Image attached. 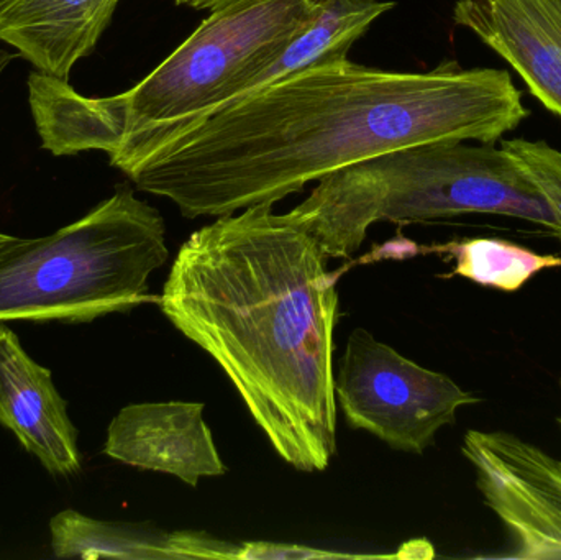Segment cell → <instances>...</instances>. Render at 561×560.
Wrapping results in <instances>:
<instances>
[{
  "instance_id": "1",
  "label": "cell",
  "mask_w": 561,
  "mask_h": 560,
  "mask_svg": "<svg viewBox=\"0 0 561 560\" xmlns=\"http://www.w3.org/2000/svg\"><path fill=\"white\" fill-rule=\"evenodd\" d=\"M529 115L507 69L444 61L431 71H386L340 58L135 138L108 161L186 219L220 217L275 206L313 181L402 148L496 144Z\"/></svg>"
},
{
  "instance_id": "2",
  "label": "cell",
  "mask_w": 561,
  "mask_h": 560,
  "mask_svg": "<svg viewBox=\"0 0 561 560\" xmlns=\"http://www.w3.org/2000/svg\"><path fill=\"white\" fill-rule=\"evenodd\" d=\"M273 207L196 230L171 265L160 308L219 364L280 459L322 472L336 456L339 273Z\"/></svg>"
},
{
  "instance_id": "3",
  "label": "cell",
  "mask_w": 561,
  "mask_h": 560,
  "mask_svg": "<svg viewBox=\"0 0 561 560\" xmlns=\"http://www.w3.org/2000/svg\"><path fill=\"white\" fill-rule=\"evenodd\" d=\"M465 214L529 220L557 237L552 204L520 164L494 144L435 141L343 168L286 213L327 259H350L379 222H427Z\"/></svg>"
},
{
  "instance_id": "4",
  "label": "cell",
  "mask_w": 561,
  "mask_h": 560,
  "mask_svg": "<svg viewBox=\"0 0 561 560\" xmlns=\"http://www.w3.org/2000/svg\"><path fill=\"white\" fill-rule=\"evenodd\" d=\"M167 224L157 207L118 186L81 219L0 252V322L85 324L127 315L148 299L167 263Z\"/></svg>"
},
{
  "instance_id": "5",
  "label": "cell",
  "mask_w": 561,
  "mask_h": 560,
  "mask_svg": "<svg viewBox=\"0 0 561 560\" xmlns=\"http://www.w3.org/2000/svg\"><path fill=\"white\" fill-rule=\"evenodd\" d=\"M319 0H239L210 15L150 75L122 94L72 104V127L91 151L114 153L150 132L203 117L243 85L313 19Z\"/></svg>"
},
{
  "instance_id": "6",
  "label": "cell",
  "mask_w": 561,
  "mask_h": 560,
  "mask_svg": "<svg viewBox=\"0 0 561 560\" xmlns=\"http://www.w3.org/2000/svg\"><path fill=\"white\" fill-rule=\"evenodd\" d=\"M336 404L353 430L394 450L424 454L442 427L454 424L474 395L447 375L409 361L366 329L350 334L335 375Z\"/></svg>"
},
{
  "instance_id": "7",
  "label": "cell",
  "mask_w": 561,
  "mask_h": 560,
  "mask_svg": "<svg viewBox=\"0 0 561 560\" xmlns=\"http://www.w3.org/2000/svg\"><path fill=\"white\" fill-rule=\"evenodd\" d=\"M461 453L519 559H561V460L504 431H468Z\"/></svg>"
},
{
  "instance_id": "8",
  "label": "cell",
  "mask_w": 561,
  "mask_h": 560,
  "mask_svg": "<svg viewBox=\"0 0 561 560\" xmlns=\"http://www.w3.org/2000/svg\"><path fill=\"white\" fill-rule=\"evenodd\" d=\"M204 403L168 401L122 408L111 421L104 454L138 470L168 473L190 487L227 473L204 421Z\"/></svg>"
},
{
  "instance_id": "9",
  "label": "cell",
  "mask_w": 561,
  "mask_h": 560,
  "mask_svg": "<svg viewBox=\"0 0 561 560\" xmlns=\"http://www.w3.org/2000/svg\"><path fill=\"white\" fill-rule=\"evenodd\" d=\"M0 426L55 477L81 472L78 430L49 368L30 357L19 335L0 322Z\"/></svg>"
},
{
  "instance_id": "10",
  "label": "cell",
  "mask_w": 561,
  "mask_h": 560,
  "mask_svg": "<svg viewBox=\"0 0 561 560\" xmlns=\"http://www.w3.org/2000/svg\"><path fill=\"white\" fill-rule=\"evenodd\" d=\"M454 22L503 58L561 118V0H458Z\"/></svg>"
},
{
  "instance_id": "11",
  "label": "cell",
  "mask_w": 561,
  "mask_h": 560,
  "mask_svg": "<svg viewBox=\"0 0 561 560\" xmlns=\"http://www.w3.org/2000/svg\"><path fill=\"white\" fill-rule=\"evenodd\" d=\"M121 0H0V42L36 71L69 79L94 53Z\"/></svg>"
},
{
  "instance_id": "12",
  "label": "cell",
  "mask_w": 561,
  "mask_h": 560,
  "mask_svg": "<svg viewBox=\"0 0 561 560\" xmlns=\"http://www.w3.org/2000/svg\"><path fill=\"white\" fill-rule=\"evenodd\" d=\"M53 556L58 559L240 560L242 545L207 533L163 532L148 523L104 522L62 510L48 523Z\"/></svg>"
},
{
  "instance_id": "13",
  "label": "cell",
  "mask_w": 561,
  "mask_h": 560,
  "mask_svg": "<svg viewBox=\"0 0 561 560\" xmlns=\"http://www.w3.org/2000/svg\"><path fill=\"white\" fill-rule=\"evenodd\" d=\"M394 5L391 0H319L313 19L280 49L275 59L249 79L229 104L310 66L348 58L346 55L353 43L358 42L369 26Z\"/></svg>"
},
{
  "instance_id": "14",
  "label": "cell",
  "mask_w": 561,
  "mask_h": 560,
  "mask_svg": "<svg viewBox=\"0 0 561 560\" xmlns=\"http://www.w3.org/2000/svg\"><path fill=\"white\" fill-rule=\"evenodd\" d=\"M455 260L454 275L486 288L513 293L543 270L561 268V256L542 255L503 239H468L431 247Z\"/></svg>"
},
{
  "instance_id": "15",
  "label": "cell",
  "mask_w": 561,
  "mask_h": 560,
  "mask_svg": "<svg viewBox=\"0 0 561 560\" xmlns=\"http://www.w3.org/2000/svg\"><path fill=\"white\" fill-rule=\"evenodd\" d=\"M501 147L533 178L561 222V150L547 141L526 138L504 140ZM557 237L561 240V227Z\"/></svg>"
},
{
  "instance_id": "16",
  "label": "cell",
  "mask_w": 561,
  "mask_h": 560,
  "mask_svg": "<svg viewBox=\"0 0 561 560\" xmlns=\"http://www.w3.org/2000/svg\"><path fill=\"white\" fill-rule=\"evenodd\" d=\"M312 559H396L391 556H356L322 551L309 546L286 542H242L240 560H312Z\"/></svg>"
},
{
  "instance_id": "17",
  "label": "cell",
  "mask_w": 561,
  "mask_h": 560,
  "mask_svg": "<svg viewBox=\"0 0 561 560\" xmlns=\"http://www.w3.org/2000/svg\"><path fill=\"white\" fill-rule=\"evenodd\" d=\"M396 559H428L434 558V548L431 542L419 539L402 546L394 555Z\"/></svg>"
},
{
  "instance_id": "18",
  "label": "cell",
  "mask_w": 561,
  "mask_h": 560,
  "mask_svg": "<svg viewBox=\"0 0 561 560\" xmlns=\"http://www.w3.org/2000/svg\"><path fill=\"white\" fill-rule=\"evenodd\" d=\"M176 5L190 7L194 10H216L229 3L239 2V0H173Z\"/></svg>"
},
{
  "instance_id": "19",
  "label": "cell",
  "mask_w": 561,
  "mask_h": 560,
  "mask_svg": "<svg viewBox=\"0 0 561 560\" xmlns=\"http://www.w3.org/2000/svg\"><path fill=\"white\" fill-rule=\"evenodd\" d=\"M13 59H15V55L12 53L5 52V49H0V76L5 72V69L12 65Z\"/></svg>"
},
{
  "instance_id": "20",
  "label": "cell",
  "mask_w": 561,
  "mask_h": 560,
  "mask_svg": "<svg viewBox=\"0 0 561 560\" xmlns=\"http://www.w3.org/2000/svg\"><path fill=\"white\" fill-rule=\"evenodd\" d=\"M16 237L9 236V233L0 232V252H2L3 249H7V247L10 245V243L15 242Z\"/></svg>"
},
{
  "instance_id": "21",
  "label": "cell",
  "mask_w": 561,
  "mask_h": 560,
  "mask_svg": "<svg viewBox=\"0 0 561 560\" xmlns=\"http://www.w3.org/2000/svg\"><path fill=\"white\" fill-rule=\"evenodd\" d=\"M560 385H561V381H560ZM559 424H560V427H561V416L559 418Z\"/></svg>"
}]
</instances>
